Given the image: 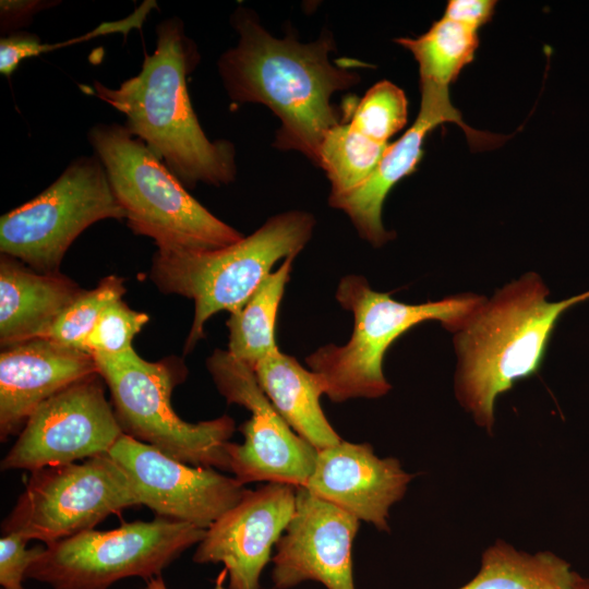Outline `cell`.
Masks as SVG:
<instances>
[{"mask_svg": "<svg viewBox=\"0 0 589 589\" xmlns=\"http://www.w3.org/2000/svg\"><path fill=\"white\" fill-rule=\"evenodd\" d=\"M420 89L421 106L416 121L400 139L388 145L369 179L352 192L328 201L330 206L344 211L359 235L376 248L394 238L382 221L384 201L398 181L417 169L423 155L424 139L433 129L444 122H455L477 149L490 148L505 141L504 136L468 127L450 104L447 87L420 83Z\"/></svg>", "mask_w": 589, "mask_h": 589, "instance_id": "2e32d148", "label": "cell"}, {"mask_svg": "<svg viewBox=\"0 0 589 589\" xmlns=\"http://www.w3.org/2000/svg\"><path fill=\"white\" fill-rule=\"evenodd\" d=\"M336 298L353 315V330L342 346L326 345L305 359L334 402L352 398H380L392 386L383 372L387 349L413 326L437 321L455 333L485 298L473 292L456 293L420 304L399 302L387 292L373 290L358 275L345 276Z\"/></svg>", "mask_w": 589, "mask_h": 589, "instance_id": "5b68a950", "label": "cell"}, {"mask_svg": "<svg viewBox=\"0 0 589 589\" xmlns=\"http://www.w3.org/2000/svg\"><path fill=\"white\" fill-rule=\"evenodd\" d=\"M98 373L94 357L47 338L3 347L0 353V438L20 434L32 413L71 384Z\"/></svg>", "mask_w": 589, "mask_h": 589, "instance_id": "ac0fdd59", "label": "cell"}, {"mask_svg": "<svg viewBox=\"0 0 589 589\" xmlns=\"http://www.w3.org/2000/svg\"><path fill=\"white\" fill-rule=\"evenodd\" d=\"M125 291L124 278L116 275L104 277L95 288L84 290L60 314L41 338L81 350L104 310L112 302L122 299Z\"/></svg>", "mask_w": 589, "mask_h": 589, "instance_id": "d4e9b609", "label": "cell"}, {"mask_svg": "<svg viewBox=\"0 0 589 589\" xmlns=\"http://www.w3.org/2000/svg\"><path fill=\"white\" fill-rule=\"evenodd\" d=\"M109 387L123 434L191 466L229 471L227 446L236 430L229 416L190 423L173 410L171 394L183 382V361L169 357L156 362L134 349L119 357H94Z\"/></svg>", "mask_w": 589, "mask_h": 589, "instance_id": "52a82bcc", "label": "cell"}, {"mask_svg": "<svg viewBox=\"0 0 589 589\" xmlns=\"http://www.w3.org/2000/svg\"><path fill=\"white\" fill-rule=\"evenodd\" d=\"M227 577H228L227 569L224 568L219 573V575H218V577H217V579L215 581L214 589H226L225 588V580L227 579ZM144 589H168V588L166 586V582H165L163 576L159 575V576H156V577H153V578L148 579L146 581V585H145Z\"/></svg>", "mask_w": 589, "mask_h": 589, "instance_id": "1f68e13d", "label": "cell"}, {"mask_svg": "<svg viewBox=\"0 0 589 589\" xmlns=\"http://www.w3.org/2000/svg\"><path fill=\"white\" fill-rule=\"evenodd\" d=\"M412 477L398 459L377 457L370 444L341 440L317 450L303 488L360 521L388 531L389 509L402 498Z\"/></svg>", "mask_w": 589, "mask_h": 589, "instance_id": "e0dca14e", "label": "cell"}, {"mask_svg": "<svg viewBox=\"0 0 589 589\" xmlns=\"http://www.w3.org/2000/svg\"><path fill=\"white\" fill-rule=\"evenodd\" d=\"M124 218L99 158L80 156L41 193L1 216L0 251L36 272L56 274L87 227Z\"/></svg>", "mask_w": 589, "mask_h": 589, "instance_id": "9c48e42d", "label": "cell"}, {"mask_svg": "<svg viewBox=\"0 0 589 589\" xmlns=\"http://www.w3.org/2000/svg\"><path fill=\"white\" fill-rule=\"evenodd\" d=\"M575 572L555 554H529L504 541L488 548L479 573L459 589H573Z\"/></svg>", "mask_w": 589, "mask_h": 589, "instance_id": "44dd1931", "label": "cell"}, {"mask_svg": "<svg viewBox=\"0 0 589 589\" xmlns=\"http://www.w3.org/2000/svg\"><path fill=\"white\" fill-rule=\"evenodd\" d=\"M573 589H589V578H584L576 574Z\"/></svg>", "mask_w": 589, "mask_h": 589, "instance_id": "d6a6232c", "label": "cell"}, {"mask_svg": "<svg viewBox=\"0 0 589 589\" xmlns=\"http://www.w3.org/2000/svg\"><path fill=\"white\" fill-rule=\"evenodd\" d=\"M87 139L124 211L128 227L153 239L158 250H217L244 237L197 202L124 125L96 123Z\"/></svg>", "mask_w": 589, "mask_h": 589, "instance_id": "277c9868", "label": "cell"}, {"mask_svg": "<svg viewBox=\"0 0 589 589\" xmlns=\"http://www.w3.org/2000/svg\"><path fill=\"white\" fill-rule=\"evenodd\" d=\"M148 320L146 313L131 309L119 299L100 314L81 350L93 357H119L133 349V338Z\"/></svg>", "mask_w": 589, "mask_h": 589, "instance_id": "4316f807", "label": "cell"}, {"mask_svg": "<svg viewBox=\"0 0 589 589\" xmlns=\"http://www.w3.org/2000/svg\"><path fill=\"white\" fill-rule=\"evenodd\" d=\"M315 220L291 211L271 217L252 235L228 247L199 252L157 250L149 278L163 293L194 302L184 353L204 337L211 316L240 310L280 259L297 255L310 240Z\"/></svg>", "mask_w": 589, "mask_h": 589, "instance_id": "8992f818", "label": "cell"}, {"mask_svg": "<svg viewBox=\"0 0 589 589\" xmlns=\"http://www.w3.org/2000/svg\"><path fill=\"white\" fill-rule=\"evenodd\" d=\"M59 45H44L40 38L32 33L15 32L0 39V71L11 75L21 61L56 49Z\"/></svg>", "mask_w": 589, "mask_h": 589, "instance_id": "f1b7e54d", "label": "cell"}, {"mask_svg": "<svg viewBox=\"0 0 589 589\" xmlns=\"http://www.w3.org/2000/svg\"><path fill=\"white\" fill-rule=\"evenodd\" d=\"M252 370L274 408L300 437L317 450L341 441L321 407L324 385L316 373L279 349L256 362Z\"/></svg>", "mask_w": 589, "mask_h": 589, "instance_id": "ffe728a7", "label": "cell"}, {"mask_svg": "<svg viewBox=\"0 0 589 589\" xmlns=\"http://www.w3.org/2000/svg\"><path fill=\"white\" fill-rule=\"evenodd\" d=\"M231 25L238 43L218 60L229 98L267 106L280 120L274 145L316 164L325 133L339 123L332 97L356 85L357 73L329 62L335 49L329 33L309 44L276 38L243 7L233 12Z\"/></svg>", "mask_w": 589, "mask_h": 589, "instance_id": "6da1fadb", "label": "cell"}, {"mask_svg": "<svg viewBox=\"0 0 589 589\" xmlns=\"http://www.w3.org/2000/svg\"><path fill=\"white\" fill-rule=\"evenodd\" d=\"M29 540L10 532L0 539V585L2 589H24L23 580L29 565L43 553L45 546L26 549Z\"/></svg>", "mask_w": 589, "mask_h": 589, "instance_id": "83f0119b", "label": "cell"}, {"mask_svg": "<svg viewBox=\"0 0 589 589\" xmlns=\"http://www.w3.org/2000/svg\"><path fill=\"white\" fill-rule=\"evenodd\" d=\"M85 289L60 272H36L12 256L0 259V344L41 338Z\"/></svg>", "mask_w": 589, "mask_h": 589, "instance_id": "d6986e66", "label": "cell"}, {"mask_svg": "<svg viewBox=\"0 0 589 589\" xmlns=\"http://www.w3.org/2000/svg\"><path fill=\"white\" fill-rule=\"evenodd\" d=\"M104 383L94 373L44 401L1 460V470L33 472L108 454L123 432Z\"/></svg>", "mask_w": 589, "mask_h": 589, "instance_id": "7c38bea8", "label": "cell"}, {"mask_svg": "<svg viewBox=\"0 0 589 589\" xmlns=\"http://www.w3.org/2000/svg\"><path fill=\"white\" fill-rule=\"evenodd\" d=\"M495 7L494 0H449L443 16L479 31L491 21Z\"/></svg>", "mask_w": 589, "mask_h": 589, "instance_id": "4dcf8cb0", "label": "cell"}, {"mask_svg": "<svg viewBox=\"0 0 589 589\" xmlns=\"http://www.w3.org/2000/svg\"><path fill=\"white\" fill-rule=\"evenodd\" d=\"M389 144L374 142L349 123L329 129L318 148L316 165L330 182L328 201L344 196L364 183Z\"/></svg>", "mask_w": 589, "mask_h": 589, "instance_id": "cb8c5ba5", "label": "cell"}, {"mask_svg": "<svg viewBox=\"0 0 589 589\" xmlns=\"http://www.w3.org/2000/svg\"><path fill=\"white\" fill-rule=\"evenodd\" d=\"M408 100L401 88L380 81L351 108L349 124L368 139L388 144L407 123Z\"/></svg>", "mask_w": 589, "mask_h": 589, "instance_id": "484cf974", "label": "cell"}, {"mask_svg": "<svg viewBox=\"0 0 589 589\" xmlns=\"http://www.w3.org/2000/svg\"><path fill=\"white\" fill-rule=\"evenodd\" d=\"M294 257L288 256L269 273L245 304L227 321L228 351L251 368L278 349L275 339L277 313Z\"/></svg>", "mask_w": 589, "mask_h": 589, "instance_id": "7402d4cb", "label": "cell"}, {"mask_svg": "<svg viewBox=\"0 0 589 589\" xmlns=\"http://www.w3.org/2000/svg\"><path fill=\"white\" fill-rule=\"evenodd\" d=\"M59 3L55 0H1L0 31L4 36L20 32L32 23L37 13Z\"/></svg>", "mask_w": 589, "mask_h": 589, "instance_id": "f546056e", "label": "cell"}, {"mask_svg": "<svg viewBox=\"0 0 589 589\" xmlns=\"http://www.w3.org/2000/svg\"><path fill=\"white\" fill-rule=\"evenodd\" d=\"M206 529L157 516L98 531L86 530L45 545L26 578L52 589H109L119 580L161 575Z\"/></svg>", "mask_w": 589, "mask_h": 589, "instance_id": "ba28073f", "label": "cell"}, {"mask_svg": "<svg viewBox=\"0 0 589 589\" xmlns=\"http://www.w3.org/2000/svg\"><path fill=\"white\" fill-rule=\"evenodd\" d=\"M156 35V48L145 53L135 76L118 88L98 81L81 88L120 111L127 130L143 141L184 188L193 189L200 182L228 184L237 173L235 146L206 136L189 96L187 79L199 64L197 47L176 16L158 23Z\"/></svg>", "mask_w": 589, "mask_h": 589, "instance_id": "7a4b0ae2", "label": "cell"}, {"mask_svg": "<svg viewBox=\"0 0 589 589\" xmlns=\"http://www.w3.org/2000/svg\"><path fill=\"white\" fill-rule=\"evenodd\" d=\"M360 520L305 488H297L293 516L275 548L276 589L314 580L326 589H356L352 544Z\"/></svg>", "mask_w": 589, "mask_h": 589, "instance_id": "5bb4252c", "label": "cell"}, {"mask_svg": "<svg viewBox=\"0 0 589 589\" xmlns=\"http://www.w3.org/2000/svg\"><path fill=\"white\" fill-rule=\"evenodd\" d=\"M419 65L420 83L447 87L474 58L478 31L442 16L417 38H397Z\"/></svg>", "mask_w": 589, "mask_h": 589, "instance_id": "603a6c76", "label": "cell"}, {"mask_svg": "<svg viewBox=\"0 0 589 589\" xmlns=\"http://www.w3.org/2000/svg\"><path fill=\"white\" fill-rule=\"evenodd\" d=\"M206 366L218 392L229 404L247 408L251 418L239 431L242 444L229 442V471L243 484L276 482L302 488L309 480L317 449L280 417L260 387L250 365L228 350L216 349Z\"/></svg>", "mask_w": 589, "mask_h": 589, "instance_id": "8fae6325", "label": "cell"}, {"mask_svg": "<svg viewBox=\"0 0 589 589\" xmlns=\"http://www.w3.org/2000/svg\"><path fill=\"white\" fill-rule=\"evenodd\" d=\"M129 474L141 505L157 516L207 529L249 491L215 468L181 462L123 434L108 453Z\"/></svg>", "mask_w": 589, "mask_h": 589, "instance_id": "4fadbf2b", "label": "cell"}, {"mask_svg": "<svg viewBox=\"0 0 589 589\" xmlns=\"http://www.w3.org/2000/svg\"><path fill=\"white\" fill-rule=\"evenodd\" d=\"M136 505L141 503L132 480L106 454L33 471L1 531L47 545Z\"/></svg>", "mask_w": 589, "mask_h": 589, "instance_id": "30bf717a", "label": "cell"}, {"mask_svg": "<svg viewBox=\"0 0 589 589\" xmlns=\"http://www.w3.org/2000/svg\"><path fill=\"white\" fill-rule=\"evenodd\" d=\"M542 277L528 272L502 286L453 333L455 394L474 422L491 432L496 398L541 366L562 314L589 299V290L550 301Z\"/></svg>", "mask_w": 589, "mask_h": 589, "instance_id": "3957f363", "label": "cell"}, {"mask_svg": "<svg viewBox=\"0 0 589 589\" xmlns=\"http://www.w3.org/2000/svg\"><path fill=\"white\" fill-rule=\"evenodd\" d=\"M296 500L297 488L285 483L249 490L206 529L193 561L224 564L228 589H260L261 574L293 516Z\"/></svg>", "mask_w": 589, "mask_h": 589, "instance_id": "9a60e30c", "label": "cell"}]
</instances>
